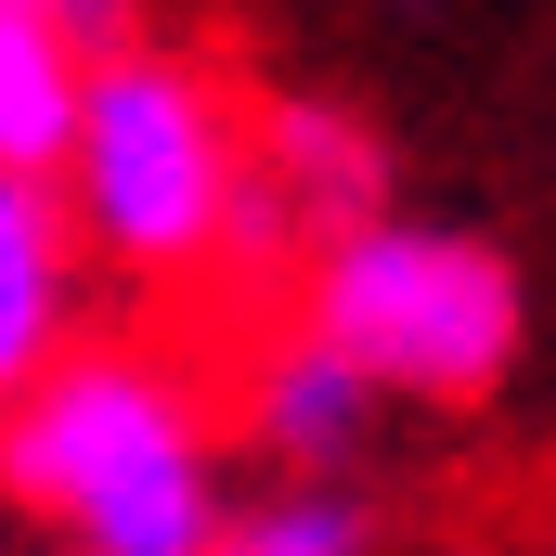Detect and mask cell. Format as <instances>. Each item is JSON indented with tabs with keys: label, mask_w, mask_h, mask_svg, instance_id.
<instances>
[{
	"label": "cell",
	"mask_w": 556,
	"mask_h": 556,
	"mask_svg": "<svg viewBox=\"0 0 556 556\" xmlns=\"http://www.w3.org/2000/svg\"><path fill=\"white\" fill-rule=\"evenodd\" d=\"M52 207H65L91 285H130V298L260 285V260H247V78L168 26H130L78 78Z\"/></svg>",
	"instance_id": "1"
},
{
	"label": "cell",
	"mask_w": 556,
	"mask_h": 556,
	"mask_svg": "<svg viewBox=\"0 0 556 556\" xmlns=\"http://www.w3.org/2000/svg\"><path fill=\"white\" fill-rule=\"evenodd\" d=\"M0 505L39 518L65 556H220L233 479L207 376L168 337L78 324L0 402Z\"/></svg>",
	"instance_id": "2"
},
{
	"label": "cell",
	"mask_w": 556,
	"mask_h": 556,
	"mask_svg": "<svg viewBox=\"0 0 556 556\" xmlns=\"http://www.w3.org/2000/svg\"><path fill=\"white\" fill-rule=\"evenodd\" d=\"M285 311L324 350H350L389 415H466L531 350V285H518V260L479 220H440V207H402V194L363 207L350 233L298 247L285 260Z\"/></svg>",
	"instance_id": "3"
},
{
	"label": "cell",
	"mask_w": 556,
	"mask_h": 556,
	"mask_svg": "<svg viewBox=\"0 0 556 556\" xmlns=\"http://www.w3.org/2000/svg\"><path fill=\"white\" fill-rule=\"evenodd\" d=\"M389 194H402V181H389V130H376L350 91H324V78L247 91V260H260V285H285L298 247L350 233V220L389 207Z\"/></svg>",
	"instance_id": "4"
},
{
	"label": "cell",
	"mask_w": 556,
	"mask_h": 556,
	"mask_svg": "<svg viewBox=\"0 0 556 556\" xmlns=\"http://www.w3.org/2000/svg\"><path fill=\"white\" fill-rule=\"evenodd\" d=\"M376 376L350 363V350H324L298 311H273L247 350H233V440L260 453V466H298V479H363V453H376Z\"/></svg>",
	"instance_id": "5"
},
{
	"label": "cell",
	"mask_w": 556,
	"mask_h": 556,
	"mask_svg": "<svg viewBox=\"0 0 556 556\" xmlns=\"http://www.w3.org/2000/svg\"><path fill=\"white\" fill-rule=\"evenodd\" d=\"M130 26H155L142 0H0V168L52 181L91 52H117Z\"/></svg>",
	"instance_id": "6"
},
{
	"label": "cell",
	"mask_w": 556,
	"mask_h": 556,
	"mask_svg": "<svg viewBox=\"0 0 556 556\" xmlns=\"http://www.w3.org/2000/svg\"><path fill=\"white\" fill-rule=\"evenodd\" d=\"M78 324H91V260H78V233H65V207H52V181H39V168H0V402H13Z\"/></svg>",
	"instance_id": "7"
},
{
	"label": "cell",
	"mask_w": 556,
	"mask_h": 556,
	"mask_svg": "<svg viewBox=\"0 0 556 556\" xmlns=\"http://www.w3.org/2000/svg\"><path fill=\"white\" fill-rule=\"evenodd\" d=\"M220 556H376V492L260 466V492H233V518H220Z\"/></svg>",
	"instance_id": "8"
},
{
	"label": "cell",
	"mask_w": 556,
	"mask_h": 556,
	"mask_svg": "<svg viewBox=\"0 0 556 556\" xmlns=\"http://www.w3.org/2000/svg\"><path fill=\"white\" fill-rule=\"evenodd\" d=\"M350 13H376V26H415V13H453V0H350Z\"/></svg>",
	"instance_id": "9"
}]
</instances>
